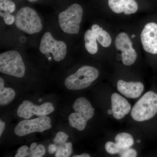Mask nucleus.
Instances as JSON below:
<instances>
[{
    "label": "nucleus",
    "instance_id": "nucleus-29",
    "mask_svg": "<svg viewBox=\"0 0 157 157\" xmlns=\"http://www.w3.org/2000/svg\"><path fill=\"white\" fill-rule=\"evenodd\" d=\"M73 157H90V155L86 153L82 154L81 155H75Z\"/></svg>",
    "mask_w": 157,
    "mask_h": 157
},
{
    "label": "nucleus",
    "instance_id": "nucleus-13",
    "mask_svg": "<svg viewBox=\"0 0 157 157\" xmlns=\"http://www.w3.org/2000/svg\"><path fill=\"white\" fill-rule=\"evenodd\" d=\"M117 89L126 98L136 99L143 93L144 86L140 82H127L119 80L117 82Z\"/></svg>",
    "mask_w": 157,
    "mask_h": 157
},
{
    "label": "nucleus",
    "instance_id": "nucleus-21",
    "mask_svg": "<svg viewBox=\"0 0 157 157\" xmlns=\"http://www.w3.org/2000/svg\"><path fill=\"white\" fill-rule=\"evenodd\" d=\"M124 13L129 15L136 13L138 10V5L135 0H124Z\"/></svg>",
    "mask_w": 157,
    "mask_h": 157
},
{
    "label": "nucleus",
    "instance_id": "nucleus-28",
    "mask_svg": "<svg viewBox=\"0 0 157 157\" xmlns=\"http://www.w3.org/2000/svg\"><path fill=\"white\" fill-rule=\"evenodd\" d=\"M6 127V124L2 120L0 121V136H2Z\"/></svg>",
    "mask_w": 157,
    "mask_h": 157
},
{
    "label": "nucleus",
    "instance_id": "nucleus-3",
    "mask_svg": "<svg viewBox=\"0 0 157 157\" xmlns=\"http://www.w3.org/2000/svg\"><path fill=\"white\" fill-rule=\"evenodd\" d=\"M99 76L98 69L91 66H82L74 74L68 76L65 81L68 90L84 89L90 86Z\"/></svg>",
    "mask_w": 157,
    "mask_h": 157
},
{
    "label": "nucleus",
    "instance_id": "nucleus-31",
    "mask_svg": "<svg viewBox=\"0 0 157 157\" xmlns=\"http://www.w3.org/2000/svg\"><path fill=\"white\" fill-rule=\"evenodd\" d=\"M28 1L31 2H36L38 0H28Z\"/></svg>",
    "mask_w": 157,
    "mask_h": 157
},
{
    "label": "nucleus",
    "instance_id": "nucleus-22",
    "mask_svg": "<svg viewBox=\"0 0 157 157\" xmlns=\"http://www.w3.org/2000/svg\"><path fill=\"white\" fill-rule=\"evenodd\" d=\"M105 150L108 154L110 155L119 154L121 149L118 147L116 143L112 141H108L105 145Z\"/></svg>",
    "mask_w": 157,
    "mask_h": 157
},
{
    "label": "nucleus",
    "instance_id": "nucleus-26",
    "mask_svg": "<svg viewBox=\"0 0 157 157\" xmlns=\"http://www.w3.org/2000/svg\"><path fill=\"white\" fill-rule=\"evenodd\" d=\"M30 155V150L28 147L26 145L21 147L17 151V154L15 157H29Z\"/></svg>",
    "mask_w": 157,
    "mask_h": 157
},
{
    "label": "nucleus",
    "instance_id": "nucleus-30",
    "mask_svg": "<svg viewBox=\"0 0 157 157\" xmlns=\"http://www.w3.org/2000/svg\"><path fill=\"white\" fill-rule=\"evenodd\" d=\"M37 146V144L36 142H33L31 144L30 147V152L34 150V149L36 148Z\"/></svg>",
    "mask_w": 157,
    "mask_h": 157
},
{
    "label": "nucleus",
    "instance_id": "nucleus-32",
    "mask_svg": "<svg viewBox=\"0 0 157 157\" xmlns=\"http://www.w3.org/2000/svg\"><path fill=\"white\" fill-rule=\"evenodd\" d=\"M51 59H52V58L51 57H50L48 58V60H50H50H51Z\"/></svg>",
    "mask_w": 157,
    "mask_h": 157
},
{
    "label": "nucleus",
    "instance_id": "nucleus-25",
    "mask_svg": "<svg viewBox=\"0 0 157 157\" xmlns=\"http://www.w3.org/2000/svg\"><path fill=\"white\" fill-rule=\"evenodd\" d=\"M119 155L121 157H135L137 156V152L134 149L128 148L121 150Z\"/></svg>",
    "mask_w": 157,
    "mask_h": 157
},
{
    "label": "nucleus",
    "instance_id": "nucleus-2",
    "mask_svg": "<svg viewBox=\"0 0 157 157\" xmlns=\"http://www.w3.org/2000/svg\"><path fill=\"white\" fill-rule=\"evenodd\" d=\"M73 108L75 113H73L69 116V124L70 126L78 131H83L86 127L88 121L94 116L95 109L89 101L82 97L78 98L75 101Z\"/></svg>",
    "mask_w": 157,
    "mask_h": 157
},
{
    "label": "nucleus",
    "instance_id": "nucleus-17",
    "mask_svg": "<svg viewBox=\"0 0 157 157\" xmlns=\"http://www.w3.org/2000/svg\"><path fill=\"white\" fill-rule=\"evenodd\" d=\"M97 37L92 30L89 29L84 34L85 46L86 49L91 54L98 52V48Z\"/></svg>",
    "mask_w": 157,
    "mask_h": 157
},
{
    "label": "nucleus",
    "instance_id": "nucleus-1",
    "mask_svg": "<svg viewBox=\"0 0 157 157\" xmlns=\"http://www.w3.org/2000/svg\"><path fill=\"white\" fill-rule=\"evenodd\" d=\"M157 113V94L149 91L135 103L132 108L131 116L136 121L149 120Z\"/></svg>",
    "mask_w": 157,
    "mask_h": 157
},
{
    "label": "nucleus",
    "instance_id": "nucleus-6",
    "mask_svg": "<svg viewBox=\"0 0 157 157\" xmlns=\"http://www.w3.org/2000/svg\"><path fill=\"white\" fill-rule=\"evenodd\" d=\"M0 72L17 78L23 77L25 67L20 54L15 50H9L1 53Z\"/></svg>",
    "mask_w": 157,
    "mask_h": 157
},
{
    "label": "nucleus",
    "instance_id": "nucleus-10",
    "mask_svg": "<svg viewBox=\"0 0 157 157\" xmlns=\"http://www.w3.org/2000/svg\"><path fill=\"white\" fill-rule=\"evenodd\" d=\"M54 109L52 104L49 102L36 106L30 101L25 100L18 107L17 114L19 117L28 120L34 115L39 117L48 115L53 112Z\"/></svg>",
    "mask_w": 157,
    "mask_h": 157
},
{
    "label": "nucleus",
    "instance_id": "nucleus-5",
    "mask_svg": "<svg viewBox=\"0 0 157 157\" xmlns=\"http://www.w3.org/2000/svg\"><path fill=\"white\" fill-rule=\"evenodd\" d=\"M14 22L17 29L29 35L39 33L42 29L41 18L37 12L30 7L20 9Z\"/></svg>",
    "mask_w": 157,
    "mask_h": 157
},
{
    "label": "nucleus",
    "instance_id": "nucleus-16",
    "mask_svg": "<svg viewBox=\"0 0 157 157\" xmlns=\"http://www.w3.org/2000/svg\"><path fill=\"white\" fill-rule=\"evenodd\" d=\"M5 82L2 77L0 78V105L4 106L10 104L15 97V92L11 88L4 86Z\"/></svg>",
    "mask_w": 157,
    "mask_h": 157
},
{
    "label": "nucleus",
    "instance_id": "nucleus-14",
    "mask_svg": "<svg viewBox=\"0 0 157 157\" xmlns=\"http://www.w3.org/2000/svg\"><path fill=\"white\" fill-rule=\"evenodd\" d=\"M15 4L11 0H0V16L8 25H11L15 21V17L11 15L15 10Z\"/></svg>",
    "mask_w": 157,
    "mask_h": 157
},
{
    "label": "nucleus",
    "instance_id": "nucleus-24",
    "mask_svg": "<svg viewBox=\"0 0 157 157\" xmlns=\"http://www.w3.org/2000/svg\"><path fill=\"white\" fill-rule=\"evenodd\" d=\"M45 147L42 144H39L37 145L36 147L34 150L31 151L29 157H41L45 155Z\"/></svg>",
    "mask_w": 157,
    "mask_h": 157
},
{
    "label": "nucleus",
    "instance_id": "nucleus-9",
    "mask_svg": "<svg viewBox=\"0 0 157 157\" xmlns=\"http://www.w3.org/2000/svg\"><path fill=\"white\" fill-rule=\"evenodd\" d=\"M116 48L121 52L123 63L127 66L133 65L137 58V54L132 47V43L128 35L122 32L118 34L115 39Z\"/></svg>",
    "mask_w": 157,
    "mask_h": 157
},
{
    "label": "nucleus",
    "instance_id": "nucleus-23",
    "mask_svg": "<svg viewBox=\"0 0 157 157\" xmlns=\"http://www.w3.org/2000/svg\"><path fill=\"white\" fill-rule=\"evenodd\" d=\"M69 136L63 132H59L53 140V142L57 146L62 145L67 143Z\"/></svg>",
    "mask_w": 157,
    "mask_h": 157
},
{
    "label": "nucleus",
    "instance_id": "nucleus-15",
    "mask_svg": "<svg viewBox=\"0 0 157 157\" xmlns=\"http://www.w3.org/2000/svg\"><path fill=\"white\" fill-rule=\"evenodd\" d=\"M91 30L95 35L97 40L103 47H109L112 43V39L110 35L98 25H94Z\"/></svg>",
    "mask_w": 157,
    "mask_h": 157
},
{
    "label": "nucleus",
    "instance_id": "nucleus-18",
    "mask_svg": "<svg viewBox=\"0 0 157 157\" xmlns=\"http://www.w3.org/2000/svg\"><path fill=\"white\" fill-rule=\"evenodd\" d=\"M115 143L121 150L130 148L134 144L132 135L127 133L117 134L115 138Z\"/></svg>",
    "mask_w": 157,
    "mask_h": 157
},
{
    "label": "nucleus",
    "instance_id": "nucleus-7",
    "mask_svg": "<svg viewBox=\"0 0 157 157\" xmlns=\"http://www.w3.org/2000/svg\"><path fill=\"white\" fill-rule=\"evenodd\" d=\"M39 50L43 54H52L54 60L59 62L66 57L67 46L65 42L56 40L51 33L46 32L41 39Z\"/></svg>",
    "mask_w": 157,
    "mask_h": 157
},
{
    "label": "nucleus",
    "instance_id": "nucleus-20",
    "mask_svg": "<svg viewBox=\"0 0 157 157\" xmlns=\"http://www.w3.org/2000/svg\"><path fill=\"white\" fill-rule=\"evenodd\" d=\"M124 0H108V6L113 12L121 14L124 12Z\"/></svg>",
    "mask_w": 157,
    "mask_h": 157
},
{
    "label": "nucleus",
    "instance_id": "nucleus-8",
    "mask_svg": "<svg viewBox=\"0 0 157 157\" xmlns=\"http://www.w3.org/2000/svg\"><path fill=\"white\" fill-rule=\"evenodd\" d=\"M50 118L46 116H40L32 120H25L17 124L14 128V133L21 137L34 132H42L51 128Z\"/></svg>",
    "mask_w": 157,
    "mask_h": 157
},
{
    "label": "nucleus",
    "instance_id": "nucleus-4",
    "mask_svg": "<svg viewBox=\"0 0 157 157\" xmlns=\"http://www.w3.org/2000/svg\"><path fill=\"white\" fill-rule=\"evenodd\" d=\"M83 9L80 5L74 4L58 15L60 27L66 33L77 34L82 20Z\"/></svg>",
    "mask_w": 157,
    "mask_h": 157
},
{
    "label": "nucleus",
    "instance_id": "nucleus-12",
    "mask_svg": "<svg viewBox=\"0 0 157 157\" xmlns=\"http://www.w3.org/2000/svg\"><path fill=\"white\" fill-rule=\"evenodd\" d=\"M111 110L113 117L121 120L131 111V104L125 98L117 93H113L111 97Z\"/></svg>",
    "mask_w": 157,
    "mask_h": 157
},
{
    "label": "nucleus",
    "instance_id": "nucleus-19",
    "mask_svg": "<svg viewBox=\"0 0 157 157\" xmlns=\"http://www.w3.org/2000/svg\"><path fill=\"white\" fill-rule=\"evenodd\" d=\"M57 147V149L56 152V157L70 156L72 151V143L68 142Z\"/></svg>",
    "mask_w": 157,
    "mask_h": 157
},
{
    "label": "nucleus",
    "instance_id": "nucleus-11",
    "mask_svg": "<svg viewBox=\"0 0 157 157\" xmlns=\"http://www.w3.org/2000/svg\"><path fill=\"white\" fill-rule=\"evenodd\" d=\"M144 49L149 53L157 54V24L149 22L144 26L140 34Z\"/></svg>",
    "mask_w": 157,
    "mask_h": 157
},
{
    "label": "nucleus",
    "instance_id": "nucleus-27",
    "mask_svg": "<svg viewBox=\"0 0 157 157\" xmlns=\"http://www.w3.org/2000/svg\"><path fill=\"white\" fill-rule=\"evenodd\" d=\"M57 146L56 144H51L49 145L48 147V152L50 154H52L56 152L57 149Z\"/></svg>",
    "mask_w": 157,
    "mask_h": 157
}]
</instances>
